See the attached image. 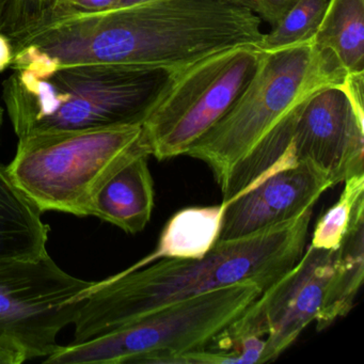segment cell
<instances>
[{
  "instance_id": "1",
  "label": "cell",
  "mask_w": 364,
  "mask_h": 364,
  "mask_svg": "<svg viewBox=\"0 0 364 364\" xmlns=\"http://www.w3.org/2000/svg\"><path fill=\"white\" fill-rule=\"evenodd\" d=\"M262 20L223 0H151L71 16L33 31L28 48L56 65H114L173 73L230 48L257 46Z\"/></svg>"
},
{
  "instance_id": "2",
  "label": "cell",
  "mask_w": 364,
  "mask_h": 364,
  "mask_svg": "<svg viewBox=\"0 0 364 364\" xmlns=\"http://www.w3.org/2000/svg\"><path fill=\"white\" fill-rule=\"evenodd\" d=\"M313 208L293 220L237 240H218L200 259H167L93 282L82 293L74 340L118 329L149 313L242 282L262 291L284 276L306 250Z\"/></svg>"
},
{
  "instance_id": "3",
  "label": "cell",
  "mask_w": 364,
  "mask_h": 364,
  "mask_svg": "<svg viewBox=\"0 0 364 364\" xmlns=\"http://www.w3.org/2000/svg\"><path fill=\"white\" fill-rule=\"evenodd\" d=\"M3 99L20 138L142 124L171 73L114 65H56L26 48L14 52Z\"/></svg>"
},
{
  "instance_id": "4",
  "label": "cell",
  "mask_w": 364,
  "mask_h": 364,
  "mask_svg": "<svg viewBox=\"0 0 364 364\" xmlns=\"http://www.w3.org/2000/svg\"><path fill=\"white\" fill-rule=\"evenodd\" d=\"M347 75L314 38L262 52L255 74L233 105L186 155L206 164L221 186L232 169L309 97L342 86Z\"/></svg>"
},
{
  "instance_id": "5",
  "label": "cell",
  "mask_w": 364,
  "mask_h": 364,
  "mask_svg": "<svg viewBox=\"0 0 364 364\" xmlns=\"http://www.w3.org/2000/svg\"><path fill=\"white\" fill-rule=\"evenodd\" d=\"M141 137L142 124L28 136L18 139L6 168L16 188L40 212L92 216L106 181L123 164L149 152Z\"/></svg>"
},
{
  "instance_id": "6",
  "label": "cell",
  "mask_w": 364,
  "mask_h": 364,
  "mask_svg": "<svg viewBox=\"0 0 364 364\" xmlns=\"http://www.w3.org/2000/svg\"><path fill=\"white\" fill-rule=\"evenodd\" d=\"M262 291L242 282L174 302L90 340L59 346L44 363L170 364L176 355L208 348Z\"/></svg>"
},
{
  "instance_id": "7",
  "label": "cell",
  "mask_w": 364,
  "mask_h": 364,
  "mask_svg": "<svg viewBox=\"0 0 364 364\" xmlns=\"http://www.w3.org/2000/svg\"><path fill=\"white\" fill-rule=\"evenodd\" d=\"M257 46L230 48L173 72L142 123V142L159 161L186 154L233 105L255 74Z\"/></svg>"
},
{
  "instance_id": "8",
  "label": "cell",
  "mask_w": 364,
  "mask_h": 364,
  "mask_svg": "<svg viewBox=\"0 0 364 364\" xmlns=\"http://www.w3.org/2000/svg\"><path fill=\"white\" fill-rule=\"evenodd\" d=\"M92 284L68 274L48 252L0 259V346L24 361L52 355Z\"/></svg>"
},
{
  "instance_id": "9",
  "label": "cell",
  "mask_w": 364,
  "mask_h": 364,
  "mask_svg": "<svg viewBox=\"0 0 364 364\" xmlns=\"http://www.w3.org/2000/svg\"><path fill=\"white\" fill-rule=\"evenodd\" d=\"M336 250L309 245L297 263L221 331L208 348L230 351L242 338H265L262 363L274 361L316 319L333 274Z\"/></svg>"
},
{
  "instance_id": "10",
  "label": "cell",
  "mask_w": 364,
  "mask_h": 364,
  "mask_svg": "<svg viewBox=\"0 0 364 364\" xmlns=\"http://www.w3.org/2000/svg\"><path fill=\"white\" fill-rule=\"evenodd\" d=\"M364 73L348 74L344 85L323 89L298 107L287 154L312 164L334 186L364 173Z\"/></svg>"
},
{
  "instance_id": "11",
  "label": "cell",
  "mask_w": 364,
  "mask_h": 364,
  "mask_svg": "<svg viewBox=\"0 0 364 364\" xmlns=\"http://www.w3.org/2000/svg\"><path fill=\"white\" fill-rule=\"evenodd\" d=\"M333 186L331 178L312 164L301 161L268 171L223 203L219 240L246 237L293 220L313 208L321 195Z\"/></svg>"
},
{
  "instance_id": "12",
  "label": "cell",
  "mask_w": 364,
  "mask_h": 364,
  "mask_svg": "<svg viewBox=\"0 0 364 364\" xmlns=\"http://www.w3.org/2000/svg\"><path fill=\"white\" fill-rule=\"evenodd\" d=\"M149 152L139 153L123 164L101 187L92 216L112 223L127 234L146 229L154 208V183Z\"/></svg>"
},
{
  "instance_id": "13",
  "label": "cell",
  "mask_w": 364,
  "mask_h": 364,
  "mask_svg": "<svg viewBox=\"0 0 364 364\" xmlns=\"http://www.w3.org/2000/svg\"><path fill=\"white\" fill-rule=\"evenodd\" d=\"M50 230L42 213L16 188L0 164V259L44 255Z\"/></svg>"
},
{
  "instance_id": "14",
  "label": "cell",
  "mask_w": 364,
  "mask_h": 364,
  "mask_svg": "<svg viewBox=\"0 0 364 364\" xmlns=\"http://www.w3.org/2000/svg\"><path fill=\"white\" fill-rule=\"evenodd\" d=\"M225 205L187 208L173 215L161 232L156 249L132 269L161 259H200L219 240Z\"/></svg>"
},
{
  "instance_id": "15",
  "label": "cell",
  "mask_w": 364,
  "mask_h": 364,
  "mask_svg": "<svg viewBox=\"0 0 364 364\" xmlns=\"http://www.w3.org/2000/svg\"><path fill=\"white\" fill-rule=\"evenodd\" d=\"M313 38L347 74L364 73V0H328Z\"/></svg>"
},
{
  "instance_id": "16",
  "label": "cell",
  "mask_w": 364,
  "mask_h": 364,
  "mask_svg": "<svg viewBox=\"0 0 364 364\" xmlns=\"http://www.w3.org/2000/svg\"><path fill=\"white\" fill-rule=\"evenodd\" d=\"M364 279V218L349 230L336 249L333 274L316 317L318 331L346 316L355 304Z\"/></svg>"
},
{
  "instance_id": "17",
  "label": "cell",
  "mask_w": 364,
  "mask_h": 364,
  "mask_svg": "<svg viewBox=\"0 0 364 364\" xmlns=\"http://www.w3.org/2000/svg\"><path fill=\"white\" fill-rule=\"evenodd\" d=\"M344 183L338 201L315 225L310 242L315 248L336 250L353 225L364 218V173Z\"/></svg>"
},
{
  "instance_id": "18",
  "label": "cell",
  "mask_w": 364,
  "mask_h": 364,
  "mask_svg": "<svg viewBox=\"0 0 364 364\" xmlns=\"http://www.w3.org/2000/svg\"><path fill=\"white\" fill-rule=\"evenodd\" d=\"M327 5L328 0H297L272 31L264 33L257 50L272 52L314 37Z\"/></svg>"
},
{
  "instance_id": "19",
  "label": "cell",
  "mask_w": 364,
  "mask_h": 364,
  "mask_svg": "<svg viewBox=\"0 0 364 364\" xmlns=\"http://www.w3.org/2000/svg\"><path fill=\"white\" fill-rule=\"evenodd\" d=\"M52 0H12L5 24L0 33L12 43H18L46 23Z\"/></svg>"
},
{
  "instance_id": "20",
  "label": "cell",
  "mask_w": 364,
  "mask_h": 364,
  "mask_svg": "<svg viewBox=\"0 0 364 364\" xmlns=\"http://www.w3.org/2000/svg\"><path fill=\"white\" fill-rule=\"evenodd\" d=\"M296 3L297 0H255V14L262 22L274 27Z\"/></svg>"
},
{
  "instance_id": "21",
  "label": "cell",
  "mask_w": 364,
  "mask_h": 364,
  "mask_svg": "<svg viewBox=\"0 0 364 364\" xmlns=\"http://www.w3.org/2000/svg\"><path fill=\"white\" fill-rule=\"evenodd\" d=\"M14 58V50L11 40L3 33H0V73L11 68Z\"/></svg>"
},
{
  "instance_id": "22",
  "label": "cell",
  "mask_w": 364,
  "mask_h": 364,
  "mask_svg": "<svg viewBox=\"0 0 364 364\" xmlns=\"http://www.w3.org/2000/svg\"><path fill=\"white\" fill-rule=\"evenodd\" d=\"M77 1L78 0H52V7H50V14H48L46 22L44 23L42 27L60 20V18L65 16L68 9H69L71 6H73L74 4L77 3ZM42 27H40V28H42Z\"/></svg>"
},
{
  "instance_id": "23",
  "label": "cell",
  "mask_w": 364,
  "mask_h": 364,
  "mask_svg": "<svg viewBox=\"0 0 364 364\" xmlns=\"http://www.w3.org/2000/svg\"><path fill=\"white\" fill-rule=\"evenodd\" d=\"M11 4L12 0H0V31H1L4 24H5Z\"/></svg>"
},
{
  "instance_id": "24",
  "label": "cell",
  "mask_w": 364,
  "mask_h": 364,
  "mask_svg": "<svg viewBox=\"0 0 364 364\" xmlns=\"http://www.w3.org/2000/svg\"><path fill=\"white\" fill-rule=\"evenodd\" d=\"M148 1H151V0H118L112 9L133 7V6L141 5V4L148 3Z\"/></svg>"
},
{
  "instance_id": "25",
  "label": "cell",
  "mask_w": 364,
  "mask_h": 364,
  "mask_svg": "<svg viewBox=\"0 0 364 364\" xmlns=\"http://www.w3.org/2000/svg\"><path fill=\"white\" fill-rule=\"evenodd\" d=\"M227 3L233 4V5L242 6V7L248 8L255 12L257 6H255V0H223Z\"/></svg>"
},
{
  "instance_id": "26",
  "label": "cell",
  "mask_w": 364,
  "mask_h": 364,
  "mask_svg": "<svg viewBox=\"0 0 364 364\" xmlns=\"http://www.w3.org/2000/svg\"><path fill=\"white\" fill-rule=\"evenodd\" d=\"M4 122V109L1 106H0V132H1V127H3Z\"/></svg>"
}]
</instances>
